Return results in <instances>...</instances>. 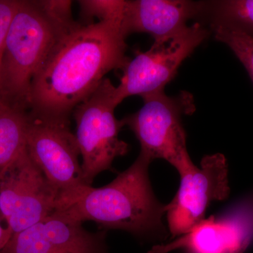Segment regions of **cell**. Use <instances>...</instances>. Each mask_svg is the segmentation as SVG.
Masks as SVG:
<instances>
[{"label":"cell","instance_id":"obj_1","mask_svg":"<svg viewBox=\"0 0 253 253\" xmlns=\"http://www.w3.org/2000/svg\"><path fill=\"white\" fill-rule=\"evenodd\" d=\"M126 37L121 23H80L55 46L32 83L28 115L70 121L78 104L98 87L107 73L123 69Z\"/></svg>","mask_w":253,"mask_h":253},{"label":"cell","instance_id":"obj_2","mask_svg":"<svg viewBox=\"0 0 253 253\" xmlns=\"http://www.w3.org/2000/svg\"><path fill=\"white\" fill-rule=\"evenodd\" d=\"M72 1L19 0L6 40L0 66V102L29 113L32 83L55 46L78 24Z\"/></svg>","mask_w":253,"mask_h":253},{"label":"cell","instance_id":"obj_3","mask_svg":"<svg viewBox=\"0 0 253 253\" xmlns=\"http://www.w3.org/2000/svg\"><path fill=\"white\" fill-rule=\"evenodd\" d=\"M152 160L140 152L136 161L114 180L100 188L87 186L60 212L83 223L92 221L104 230L119 229L138 236L166 234V205L156 199L149 167Z\"/></svg>","mask_w":253,"mask_h":253},{"label":"cell","instance_id":"obj_4","mask_svg":"<svg viewBox=\"0 0 253 253\" xmlns=\"http://www.w3.org/2000/svg\"><path fill=\"white\" fill-rule=\"evenodd\" d=\"M139 111L121 120L135 134L141 153L152 161L164 159L179 175L194 166L186 148L182 116L194 111L191 95L168 96L165 91L143 97Z\"/></svg>","mask_w":253,"mask_h":253},{"label":"cell","instance_id":"obj_5","mask_svg":"<svg viewBox=\"0 0 253 253\" xmlns=\"http://www.w3.org/2000/svg\"><path fill=\"white\" fill-rule=\"evenodd\" d=\"M116 86L104 78L98 87L73 112L83 176L91 186L98 174L112 169L116 158L125 156L129 146L119 138L122 121L115 116Z\"/></svg>","mask_w":253,"mask_h":253},{"label":"cell","instance_id":"obj_6","mask_svg":"<svg viewBox=\"0 0 253 253\" xmlns=\"http://www.w3.org/2000/svg\"><path fill=\"white\" fill-rule=\"evenodd\" d=\"M202 23H194L172 36L154 40L146 51H138L123 68L115 96L118 105L129 96L145 97L164 91L179 66L209 36Z\"/></svg>","mask_w":253,"mask_h":253},{"label":"cell","instance_id":"obj_7","mask_svg":"<svg viewBox=\"0 0 253 253\" xmlns=\"http://www.w3.org/2000/svg\"><path fill=\"white\" fill-rule=\"evenodd\" d=\"M28 117L26 151L61 194L60 211L90 186L83 176L76 135L71 130L70 121Z\"/></svg>","mask_w":253,"mask_h":253},{"label":"cell","instance_id":"obj_8","mask_svg":"<svg viewBox=\"0 0 253 253\" xmlns=\"http://www.w3.org/2000/svg\"><path fill=\"white\" fill-rule=\"evenodd\" d=\"M61 201V194L32 161L26 148L0 179V217L11 236L56 212Z\"/></svg>","mask_w":253,"mask_h":253},{"label":"cell","instance_id":"obj_9","mask_svg":"<svg viewBox=\"0 0 253 253\" xmlns=\"http://www.w3.org/2000/svg\"><path fill=\"white\" fill-rule=\"evenodd\" d=\"M179 190L166 205L168 228L173 238L189 232L206 218L211 203L224 201L229 196L228 165L222 154L207 156L180 174Z\"/></svg>","mask_w":253,"mask_h":253},{"label":"cell","instance_id":"obj_10","mask_svg":"<svg viewBox=\"0 0 253 253\" xmlns=\"http://www.w3.org/2000/svg\"><path fill=\"white\" fill-rule=\"evenodd\" d=\"M106 231L89 232L56 211L11 236L0 253H108Z\"/></svg>","mask_w":253,"mask_h":253},{"label":"cell","instance_id":"obj_11","mask_svg":"<svg viewBox=\"0 0 253 253\" xmlns=\"http://www.w3.org/2000/svg\"><path fill=\"white\" fill-rule=\"evenodd\" d=\"M253 240V199L224 217L205 219L189 232L148 253H168L176 249L191 253H244Z\"/></svg>","mask_w":253,"mask_h":253},{"label":"cell","instance_id":"obj_12","mask_svg":"<svg viewBox=\"0 0 253 253\" xmlns=\"http://www.w3.org/2000/svg\"><path fill=\"white\" fill-rule=\"evenodd\" d=\"M204 1L187 0L126 1L122 28L125 36L148 33L154 40L178 33L202 14Z\"/></svg>","mask_w":253,"mask_h":253},{"label":"cell","instance_id":"obj_13","mask_svg":"<svg viewBox=\"0 0 253 253\" xmlns=\"http://www.w3.org/2000/svg\"><path fill=\"white\" fill-rule=\"evenodd\" d=\"M28 113L0 105V170L6 169L26 148Z\"/></svg>","mask_w":253,"mask_h":253},{"label":"cell","instance_id":"obj_14","mask_svg":"<svg viewBox=\"0 0 253 253\" xmlns=\"http://www.w3.org/2000/svg\"><path fill=\"white\" fill-rule=\"evenodd\" d=\"M202 14L209 16L210 26H226L253 37V0L204 1Z\"/></svg>","mask_w":253,"mask_h":253},{"label":"cell","instance_id":"obj_15","mask_svg":"<svg viewBox=\"0 0 253 253\" xmlns=\"http://www.w3.org/2000/svg\"><path fill=\"white\" fill-rule=\"evenodd\" d=\"M217 41L224 43L242 63L253 83V37L224 26H211Z\"/></svg>","mask_w":253,"mask_h":253},{"label":"cell","instance_id":"obj_16","mask_svg":"<svg viewBox=\"0 0 253 253\" xmlns=\"http://www.w3.org/2000/svg\"><path fill=\"white\" fill-rule=\"evenodd\" d=\"M83 19L121 23L126 12L125 0H81L78 1Z\"/></svg>","mask_w":253,"mask_h":253},{"label":"cell","instance_id":"obj_17","mask_svg":"<svg viewBox=\"0 0 253 253\" xmlns=\"http://www.w3.org/2000/svg\"><path fill=\"white\" fill-rule=\"evenodd\" d=\"M18 4L19 0H0V66L6 34Z\"/></svg>","mask_w":253,"mask_h":253},{"label":"cell","instance_id":"obj_18","mask_svg":"<svg viewBox=\"0 0 253 253\" xmlns=\"http://www.w3.org/2000/svg\"><path fill=\"white\" fill-rule=\"evenodd\" d=\"M5 169H6L0 170V179H1V176H2ZM1 221L2 220H1V217H0V251L4 249V246H6L11 237L9 231L6 229V227H3L1 225Z\"/></svg>","mask_w":253,"mask_h":253}]
</instances>
